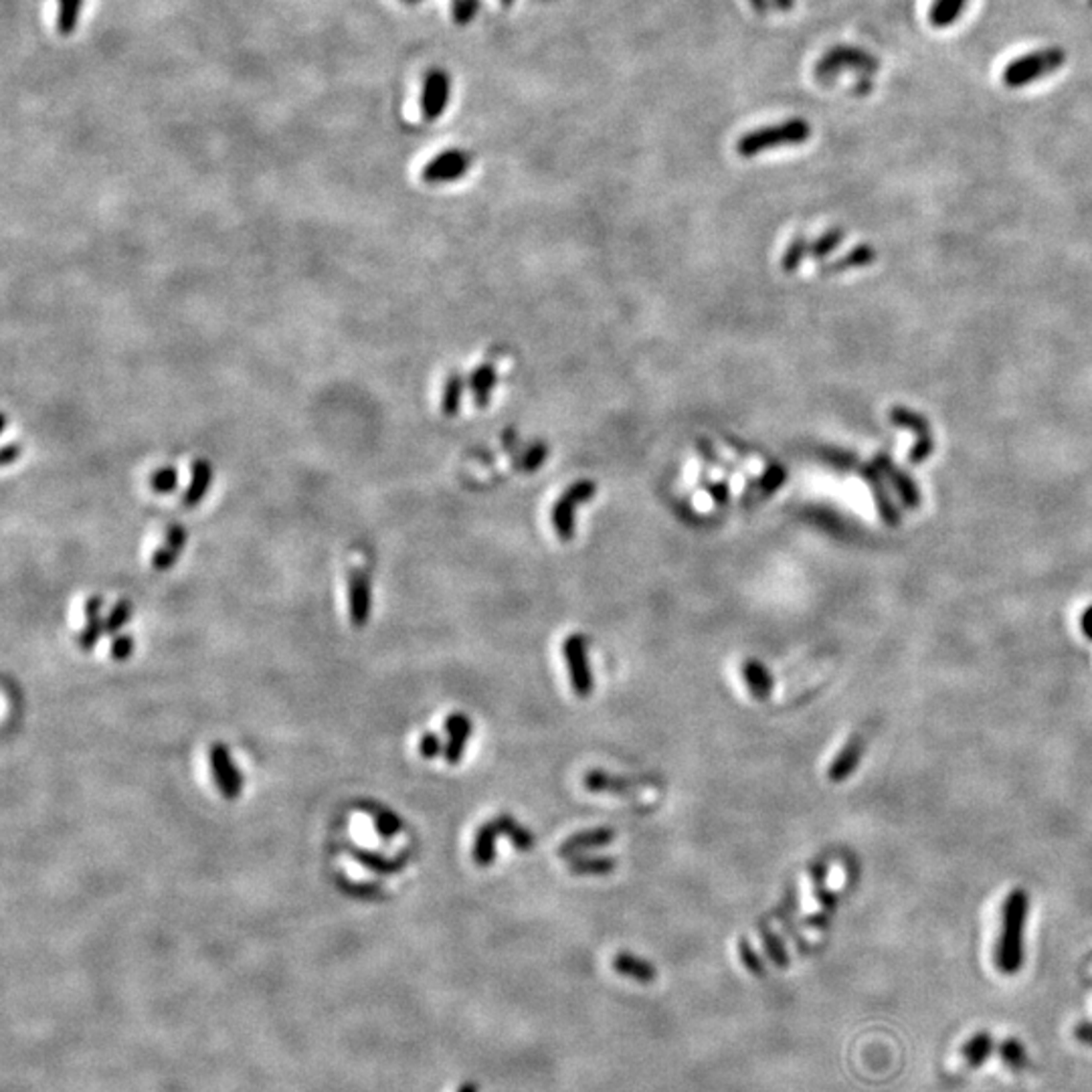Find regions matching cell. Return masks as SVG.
<instances>
[{"mask_svg": "<svg viewBox=\"0 0 1092 1092\" xmlns=\"http://www.w3.org/2000/svg\"><path fill=\"white\" fill-rule=\"evenodd\" d=\"M783 478H785L783 467H771L769 472L765 474V478L761 480V486L765 487V492H773L775 487H779V484L783 482Z\"/></svg>", "mask_w": 1092, "mask_h": 1092, "instance_id": "42", "label": "cell"}, {"mask_svg": "<svg viewBox=\"0 0 1092 1092\" xmlns=\"http://www.w3.org/2000/svg\"><path fill=\"white\" fill-rule=\"evenodd\" d=\"M106 633V621L100 617V613L96 615H87V624L85 628L80 631L78 635V644L82 650L89 652L93 646L100 642V637Z\"/></svg>", "mask_w": 1092, "mask_h": 1092, "instance_id": "31", "label": "cell"}, {"mask_svg": "<svg viewBox=\"0 0 1092 1092\" xmlns=\"http://www.w3.org/2000/svg\"><path fill=\"white\" fill-rule=\"evenodd\" d=\"M500 832H498L496 821H487L478 830L472 858H474L476 866H480V868H486V866L494 862V858H496V836Z\"/></svg>", "mask_w": 1092, "mask_h": 1092, "instance_id": "20", "label": "cell"}, {"mask_svg": "<svg viewBox=\"0 0 1092 1092\" xmlns=\"http://www.w3.org/2000/svg\"><path fill=\"white\" fill-rule=\"evenodd\" d=\"M739 955H741L743 965H745L752 975H755V977H765V975H767L765 963L761 961V955H759L755 949H752V945L748 943V940H747L745 937L739 940Z\"/></svg>", "mask_w": 1092, "mask_h": 1092, "instance_id": "35", "label": "cell"}, {"mask_svg": "<svg viewBox=\"0 0 1092 1092\" xmlns=\"http://www.w3.org/2000/svg\"><path fill=\"white\" fill-rule=\"evenodd\" d=\"M131 609H134L131 607V601H128V599L118 601V604L111 607L109 615L106 617V633H111V635L118 633L130 621Z\"/></svg>", "mask_w": 1092, "mask_h": 1092, "instance_id": "34", "label": "cell"}, {"mask_svg": "<svg viewBox=\"0 0 1092 1092\" xmlns=\"http://www.w3.org/2000/svg\"><path fill=\"white\" fill-rule=\"evenodd\" d=\"M1030 909V898L1024 889H1015L1004 905L1002 937L997 943L995 961L1002 973L1013 975L1024 965V929Z\"/></svg>", "mask_w": 1092, "mask_h": 1092, "instance_id": "1", "label": "cell"}, {"mask_svg": "<svg viewBox=\"0 0 1092 1092\" xmlns=\"http://www.w3.org/2000/svg\"><path fill=\"white\" fill-rule=\"evenodd\" d=\"M582 785H585L591 794H611V795H629V791H635L639 787L648 785V779H629V777H619V775H609L605 771H589L582 779Z\"/></svg>", "mask_w": 1092, "mask_h": 1092, "instance_id": "12", "label": "cell"}, {"mask_svg": "<svg viewBox=\"0 0 1092 1092\" xmlns=\"http://www.w3.org/2000/svg\"><path fill=\"white\" fill-rule=\"evenodd\" d=\"M348 613L354 628L367 626L370 617V581L363 569H352L348 575Z\"/></svg>", "mask_w": 1092, "mask_h": 1092, "instance_id": "10", "label": "cell"}, {"mask_svg": "<svg viewBox=\"0 0 1092 1092\" xmlns=\"http://www.w3.org/2000/svg\"><path fill=\"white\" fill-rule=\"evenodd\" d=\"M209 765H211L213 779L217 783V789L221 791V795L229 801L237 799L241 794L243 781H241L237 767L233 765L229 748L225 747L223 743H215L209 748Z\"/></svg>", "mask_w": 1092, "mask_h": 1092, "instance_id": "9", "label": "cell"}, {"mask_svg": "<svg viewBox=\"0 0 1092 1092\" xmlns=\"http://www.w3.org/2000/svg\"><path fill=\"white\" fill-rule=\"evenodd\" d=\"M595 494V484L589 480H582L573 484L567 492H564L553 510V524L560 540H571L575 534V508L579 504H585Z\"/></svg>", "mask_w": 1092, "mask_h": 1092, "instance_id": "6", "label": "cell"}, {"mask_svg": "<svg viewBox=\"0 0 1092 1092\" xmlns=\"http://www.w3.org/2000/svg\"><path fill=\"white\" fill-rule=\"evenodd\" d=\"M184 544H186V529L184 526H180V524L171 526V529L166 531L164 542L158 546L156 553L153 555V569L158 573L171 571L175 567V562L178 560Z\"/></svg>", "mask_w": 1092, "mask_h": 1092, "instance_id": "15", "label": "cell"}, {"mask_svg": "<svg viewBox=\"0 0 1092 1092\" xmlns=\"http://www.w3.org/2000/svg\"><path fill=\"white\" fill-rule=\"evenodd\" d=\"M403 3H407V5H417V3H421V0H403Z\"/></svg>", "mask_w": 1092, "mask_h": 1092, "instance_id": "50", "label": "cell"}, {"mask_svg": "<svg viewBox=\"0 0 1092 1092\" xmlns=\"http://www.w3.org/2000/svg\"><path fill=\"white\" fill-rule=\"evenodd\" d=\"M1080 626H1082V633L1092 642V607L1082 615Z\"/></svg>", "mask_w": 1092, "mask_h": 1092, "instance_id": "45", "label": "cell"}, {"mask_svg": "<svg viewBox=\"0 0 1092 1092\" xmlns=\"http://www.w3.org/2000/svg\"><path fill=\"white\" fill-rule=\"evenodd\" d=\"M743 677L745 682L752 694V699L755 700H769L771 692H773V676L765 668L763 662L755 660V657H748V660L743 662Z\"/></svg>", "mask_w": 1092, "mask_h": 1092, "instance_id": "17", "label": "cell"}, {"mask_svg": "<svg viewBox=\"0 0 1092 1092\" xmlns=\"http://www.w3.org/2000/svg\"><path fill=\"white\" fill-rule=\"evenodd\" d=\"M472 728H474L472 721H469L462 712L451 714V717L445 721V732H447L445 761L449 765H458L462 761L465 743L469 737H472Z\"/></svg>", "mask_w": 1092, "mask_h": 1092, "instance_id": "13", "label": "cell"}, {"mask_svg": "<svg viewBox=\"0 0 1092 1092\" xmlns=\"http://www.w3.org/2000/svg\"><path fill=\"white\" fill-rule=\"evenodd\" d=\"M748 5L757 14H767L771 11V7H773L771 0H748Z\"/></svg>", "mask_w": 1092, "mask_h": 1092, "instance_id": "44", "label": "cell"}, {"mask_svg": "<svg viewBox=\"0 0 1092 1092\" xmlns=\"http://www.w3.org/2000/svg\"><path fill=\"white\" fill-rule=\"evenodd\" d=\"M1066 63V53L1060 47H1046L1009 61L1004 69V83L1008 87H1024L1058 71Z\"/></svg>", "mask_w": 1092, "mask_h": 1092, "instance_id": "3", "label": "cell"}, {"mask_svg": "<svg viewBox=\"0 0 1092 1092\" xmlns=\"http://www.w3.org/2000/svg\"><path fill=\"white\" fill-rule=\"evenodd\" d=\"M370 816H372V819H374V830H376V834H379V836L385 838V840L394 838V836H397V834L403 830L401 819H399L397 816H394L392 812H389V809L372 807V809H370Z\"/></svg>", "mask_w": 1092, "mask_h": 1092, "instance_id": "28", "label": "cell"}, {"mask_svg": "<svg viewBox=\"0 0 1092 1092\" xmlns=\"http://www.w3.org/2000/svg\"><path fill=\"white\" fill-rule=\"evenodd\" d=\"M562 655L567 662L571 674V686L579 699H587L593 692V674L589 666V653H587V639L573 633L562 642Z\"/></svg>", "mask_w": 1092, "mask_h": 1092, "instance_id": "5", "label": "cell"}, {"mask_svg": "<svg viewBox=\"0 0 1092 1092\" xmlns=\"http://www.w3.org/2000/svg\"><path fill=\"white\" fill-rule=\"evenodd\" d=\"M812 138V126L803 118H791L779 124H771L747 131L737 142V153L743 158H752L767 150L781 146H797Z\"/></svg>", "mask_w": 1092, "mask_h": 1092, "instance_id": "2", "label": "cell"}, {"mask_svg": "<svg viewBox=\"0 0 1092 1092\" xmlns=\"http://www.w3.org/2000/svg\"><path fill=\"white\" fill-rule=\"evenodd\" d=\"M1002 1058L1009 1064V1068L1022 1070L1024 1064H1026V1050H1024V1046H1022L1020 1042L1008 1040V1042L1002 1046Z\"/></svg>", "mask_w": 1092, "mask_h": 1092, "instance_id": "37", "label": "cell"}, {"mask_svg": "<svg viewBox=\"0 0 1092 1092\" xmlns=\"http://www.w3.org/2000/svg\"><path fill=\"white\" fill-rule=\"evenodd\" d=\"M611 965L619 975L629 977V979H633V982H639V984H652V982H655V977H657V969L650 961H646V959H639L631 953H626V951L617 953L613 957Z\"/></svg>", "mask_w": 1092, "mask_h": 1092, "instance_id": "18", "label": "cell"}, {"mask_svg": "<svg viewBox=\"0 0 1092 1092\" xmlns=\"http://www.w3.org/2000/svg\"><path fill=\"white\" fill-rule=\"evenodd\" d=\"M546 458V447L542 443H536L529 449V454L524 456V467L526 472H534V469L544 462Z\"/></svg>", "mask_w": 1092, "mask_h": 1092, "instance_id": "41", "label": "cell"}, {"mask_svg": "<svg viewBox=\"0 0 1092 1092\" xmlns=\"http://www.w3.org/2000/svg\"><path fill=\"white\" fill-rule=\"evenodd\" d=\"M864 750H866V739L862 734H856V737H852L838 752V757L834 759L830 769H827V777H830L834 783H842L848 779L860 765Z\"/></svg>", "mask_w": 1092, "mask_h": 1092, "instance_id": "14", "label": "cell"}, {"mask_svg": "<svg viewBox=\"0 0 1092 1092\" xmlns=\"http://www.w3.org/2000/svg\"><path fill=\"white\" fill-rule=\"evenodd\" d=\"M18 458H21V445L11 443V445H7L5 451H3V465L9 467V465H11L12 462H16Z\"/></svg>", "mask_w": 1092, "mask_h": 1092, "instance_id": "43", "label": "cell"}, {"mask_svg": "<svg viewBox=\"0 0 1092 1092\" xmlns=\"http://www.w3.org/2000/svg\"><path fill=\"white\" fill-rule=\"evenodd\" d=\"M458 1092H478V1086L474 1082H463Z\"/></svg>", "mask_w": 1092, "mask_h": 1092, "instance_id": "48", "label": "cell"}, {"mask_svg": "<svg viewBox=\"0 0 1092 1092\" xmlns=\"http://www.w3.org/2000/svg\"><path fill=\"white\" fill-rule=\"evenodd\" d=\"M812 882H814V892H816V898L819 900L821 911L825 914H832L836 911L838 898H836V894L830 892V889H827V866L823 862H818L812 866Z\"/></svg>", "mask_w": 1092, "mask_h": 1092, "instance_id": "25", "label": "cell"}, {"mask_svg": "<svg viewBox=\"0 0 1092 1092\" xmlns=\"http://www.w3.org/2000/svg\"><path fill=\"white\" fill-rule=\"evenodd\" d=\"M494 383H496V370L492 365H482L472 372V376H469V389H472L474 401L480 409L487 407Z\"/></svg>", "mask_w": 1092, "mask_h": 1092, "instance_id": "23", "label": "cell"}, {"mask_svg": "<svg viewBox=\"0 0 1092 1092\" xmlns=\"http://www.w3.org/2000/svg\"><path fill=\"white\" fill-rule=\"evenodd\" d=\"M991 1035L989 1033H977L973 1040L967 1042V1046L963 1048V1056L967 1060V1064L971 1066H979L987 1056H989V1050H991Z\"/></svg>", "mask_w": 1092, "mask_h": 1092, "instance_id": "32", "label": "cell"}, {"mask_svg": "<svg viewBox=\"0 0 1092 1092\" xmlns=\"http://www.w3.org/2000/svg\"><path fill=\"white\" fill-rule=\"evenodd\" d=\"M480 12V0H451V21L460 27L474 23Z\"/></svg>", "mask_w": 1092, "mask_h": 1092, "instance_id": "33", "label": "cell"}, {"mask_svg": "<svg viewBox=\"0 0 1092 1092\" xmlns=\"http://www.w3.org/2000/svg\"><path fill=\"white\" fill-rule=\"evenodd\" d=\"M82 11H83V0H59L58 29L61 35H71L75 29H78Z\"/></svg>", "mask_w": 1092, "mask_h": 1092, "instance_id": "27", "label": "cell"}, {"mask_svg": "<svg viewBox=\"0 0 1092 1092\" xmlns=\"http://www.w3.org/2000/svg\"><path fill=\"white\" fill-rule=\"evenodd\" d=\"M845 71H854L862 75V78H870L872 73L878 71V59L860 47L836 45L821 55L814 73L821 83H827Z\"/></svg>", "mask_w": 1092, "mask_h": 1092, "instance_id": "4", "label": "cell"}, {"mask_svg": "<svg viewBox=\"0 0 1092 1092\" xmlns=\"http://www.w3.org/2000/svg\"><path fill=\"white\" fill-rule=\"evenodd\" d=\"M445 752V747L436 732H425L419 739V755L423 759H436L438 755Z\"/></svg>", "mask_w": 1092, "mask_h": 1092, "instance_id": "38", "label": "cell"}, {"mask_svg": "<svg viewBox=\"0 0 1092 1092\" xmlns=\"http://www.w3.org/2000/svg\"><path fill=\"white\" fill-rule=\"evenodd\" d=\"M617 868V860L611 856H573L569 858V870L575 876H607Z\"/></svg>", "mask_w": 1092, "mask_h": 1092, "instance_id": "21", "label": "cell"}, {"mask_svg": "<svg viewBox=\"0 0 1092 1092\" xmlns=\"http://www.w3.org/2000/svg\"><path fill=\"white\" fill-rule=\"evenodd\" d=\"M842 239H843V231H840V229H832V231H827V233H825V235H823V237H821L818 243H814L812 253H814L816 257L827 255V253H830L832 249H836V248H838V243H840Z\"/></svg>", "mask_w": 1092, "mask_h": 1092, "instance_id": "39", "label": "cell"}, {"mask_svg": "<svg viewBox=\"0 0 1092 1092\" xmlns=\"http://www.w3.org/2000/svg\"><path fill=\"white\" fill-rule=\"evenodd\" d=\"M213 482V467L211 463L199 458L191 463V482H188L186 492L182 496V504L186 508H195L202 502V498L209 492Z\"/></svg>", "mask_w": 1092, "mask_h": 1092, "instance_id": "16", "label": "cell"}, {"mask_svg": "<svg viewBox=\"0 0 1092 1092\" xmlns=\"http://www.w3.org/2000/svg\"><path fill=\"white\" fill-rule=\"evenodd\" d=\"M494 821H496V825H498V832H500L502 836H506L508 840H510V843L514 845L516 850L529 852V850L534 848V843H536V842H534V836H533L529 830H526V827H522L514 818H510V816H498Z\"/></svg>", "mask_w": 1092, "mask_h": 1092, "instance_id": "22", "label": "cell"}, {"mask_svg": "<svg viewBox=\"0 0 1092 1092\" xmlns=\"http://www.w3.org/2000/svg\"><path fill=\"white\" fill-rule=\"evenodd\" d=\"M1090 5H1092V0H1090Z\"/></svg>", "mask_w": 1092, "mask_h": 1092, "instance_id": "51", "label": "cell"}, {"mask_svg": "<svg viewBox=\"0 0 1092 1092\" xmlns=\"http://www.w3.org/2000/svg\"><path fill=\"white\" fill-rule=\"evenodd\" d=\"M131 652H134V639H131L130 635H118V637L114 639V642H111V646H109V655L114 657V660H118V662L128 660V657L131 655Z\"/></svg>", "mask_w": 1092, "mask_h": 1092, "instance_id": "40", "label": "cell"}, {"mask_svg": "<svg viewBox=\"0 0 1092 1092\" xmlns=\"http://www.w3.org/2000/svg\"><path fill=\"white\" fill-rule=\"evenodd\" d=\"M500 5H502L504 9H510V7L514 5V0H500Z\"/></svg>", "mask_w": 1092, "mask_h": 1092, "instance_id": "49", "label": "cell"}, {"mask_svg": "<svg viewBox=\"0 0 1092 1092\" xmlns=\"http://www.w3.org/2000/svg\"><path fill=\"white\" fill-rule=\"evenodd\" d=\"M348 850H350V854H352V858H354L356 862L363 864L365 868H368V870H372V872H376V874H394V872H399L401 868H405V866H407V856L387 858V856H383V854H379V852H368V850H363V848H354V845H350Z\"/></svg>", "mask_w": 1092, "mask_h": 1092, "instance_id": "19", "label": "cell"}, {"mask_svg": "<svg viewBox=\"0 0 1092 1092\" xmlns=\"http://www.w3.org/2000/svg\"><path fill=\"white\" fill-rule=\"evenodd\" d=\"M805 251H807V241L803 237H795L794 241H791V245L785 251V257H783V270L785 272L795 270L801 263Z\"/></svg>", "mask_w": 1092, "mask_h": 1092, "instance_id": "36", "label": "cell"}, {"mask_svg": "<svg viewBox=\"0 0 1092 1092\" xmlns=\"http://www.w3.org/2000/svg\"><path fill=\"white\" fill-rule=\"evenodd\" d=\"M472 168V156L465 150H445V153L433 156L421 173V178L429 184H443L454 182L467 175Z\"/></svg>", "mask_w": 1092, "mask_h": 1092, "instance_id": "7", "label": "cell"}, {"mask_svg": "<svg viewBox=\"0 0 1092 1092\" xmlns=\"http://www.w3.org/2000/svg\"><path fill=\"white\" fill-rule=\"evenodd\" d=\"M462 392H463V381L458 372L449 374V379L445 383V391H443V415L445 417H454L458 415L460 411V401H462Z\"/></svg>", "mask_w": 1092, "mask_h": 1092, "instance_id": "29", "label": "cell"}, {"mask_svg": "<svg viewBox=\"0 0 1092 1092\" xmlns=\"http://www.w3.org/2000/svg\"><path fill=\"white\" fill-rule=\"evenodd\" d=\"M712 494L719 498V502H724V500H726V487L721 484V487H714V489H712Z\"/></svg>", "mask_w": 1092, "mask_h": 1092, "instance_id": "47", "label": "cell"}, {"mask_svg": "<svg viewBox=\"0 0 1092 1092\" xmlns=\"http://www.w3.org/2000/svg\"><path fill=\"white\" fill-rule=\"evenodd\" d=\"M759 933H761L763 945H765V951H767L771 961H773L777 967L785 969L789 965V955H787V949L783 945V940L779 938V935L771 931L767 922H759Z\"/></svg>", "mask_w": 1092, "mask_h": 1092, "instance_id": "26", "label": "cell"}, {"mask_svg": "<svg viewBox=\"0 0 1092 1092\" xmlns=\"http://www.w3.org/2000/svg\"><path fill=\"white\" fill-rule=\"evenodd\" d=\"M967 7V0H935L931 7V25L937 29H945L959 21L963 9Z\"/></svg>", "mask_w": 1092, "mask_h": 1092, "instance_id": "24", "label": "cell"}, {"mask_svg": "<svg viewBox=\"0 0 1092 1092\" xmlns=\"http://www.w3.org/2000/svg\"><path fill=\"white\" fill-rule=\"evenodd\" d=\"M150 487L154 489L156 494H173L175 489L178 487V472L175 465H162L158 467L156 472L150 476Z\"/></svg>", "mask_w": 1092, "mask_h": 1092, "instance_id": "30", "label": "cell"}, {"mask_svg": "<svg viewBox=\"0 0 1092 1092\" xmlns=\"http://www.w3.org/2000/svg\"><path fill=\"white\" fill-rule=\"evenodd\" d=\"M771 3H773V7L781 12H789L795 9V0H771Z\"/></svg>", "mask_w": 1092, "mask_h": 1092, "instance_id": "46", "label": "cell"}, {"mask_svg": "<svg viewBox=\"0 0 1092 1092\" xmlns=\"http://www.w3.org/2000/svg\"><path fill=\"white\" fill-rule=\"evenodd\" d=\"M613 838H615V830H611V827H593V830L579 832V834L564 840L558 848V856L567 860V858L579 856L581 852L604 848V845L613 842Z\"/></svg>", "mask_w": 1092, "mask_h": 1092, "instance_id": "11", "label": "cell"}, {"mask_svg": "<svg viewBox=\"0 0 1092 1092\" xmlns=\"http://www.w3.org/2000/svg\"><path fill=\"white\" fill-rule=\"evenodd\" d=\"M451 98V78L443 69H433L425 75L421 91V114L427 122H436L443 116V111Z\"/></svg>", "mask_w": 1092, "mask_h": 1092, "instance_id": "8", "label": "cell"}]
</instances>
